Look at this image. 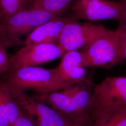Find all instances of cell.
<instances>
[{"label":"cell","mask_w":126,"mask_h":126,"mask_svg":"<svg viewBox=\"0 0 126 126\" xmlns=\"http://www.w3.org/2000/svg\"><path fill=\"white\" fill-rule=\"evenodd\" d=\"M90 85L77 84L61 91L32 97L64 113L74 124L88 125L92 124L90 102L93 91L88 88Z\"/></svg>","instance_id":"6da1fadb"},{"label":"cell","mask_w":126,"mask_h":126,"mask_svg":"<svg viewBox=\"0 0 126 126\" xmlns=\"http://www.w3.org/2000/svg\"><path fill=\"white\" fill-rule=\"evenodd\" d=\"M5 82L20 91L25 93L27 91H33L38 94L59 91L77 84L63 80L57 67L54 69L36 66L23 68L9 72Z\"/></svg>","instance_id":"7a4b0ae2"},{"label":"cell","mask_w":126,"mask_h":126,"mask_svg":"<svg viewBox=\"0 0 126 126\" xmlns=\"http://www.w3.org/2000/svg\"><path fill=\"white\" fill-rule=\"evenodd\" d=\"M123 28L122 25L115 31L109 30L81 49L85 67L100 66L112 67L124 60L123 54Z\"/></svg>","instance_id":"3957f363"},{"label":"cell","mask_w":126,"mask_h":126,"mask_svg":"<svg viewBox=\"0 0 126 126\" xmlns=\"http://www.w3.org/2000/svg\"><path fill=\"white\" fill-rule=\"evenodd\" d=\"M77 20L91 21L113 19L126 25V1L109 0H74L71 5Z\"/></svg>","instance_id":"277c9868"},{"label":"cell","mask_w":126,"mask_h":126,"mask_svg":"<svg viewBox=\"0 0 126 126\" xmlns=\"http://www.w3.org/2000/svg\"><path fill=\"white\" fill-rule=\"evenodd\" d=\"M8 86L15 100L32 118L36 126H71L73 124L72 120L64 113L29 96L24 92Z\"/></svg>","instance_id":"5b68a950"},{"label":"cell","mask_w":126,"mask_h":126,"mask_svg":"<svg viewBox=\"0 0 126 126\" xmlns=\"http://www.w3.org/2000/svg\"><path fill=\"white\" fill-rule=\"evenodd\" d=\"M126 108V77H107L95 86L90 102V113L101 109Z\"/></svg>","instance_id":"8992f818"},{"label":"cell","mask_w":126,"mask_h":126,"mask_svg":"<svg viewBox=\"0 0 126 126\" xmlns=\"http://www.w3.org/2000/svg\"><path fill=\"white\" fill-rule=\"evenodd\" d=\"M61 16L43 10L27 8L15 14L5 22V32L11 45L22 44L19 39L20 35L32 31L52 19Z\"/></svg>","instance_id":"52a82bcc"},{"label":"cell","mask_w":126,"mask_h":126,"mask_svg":"<svg viewBox=\"0 0 126 126\" xmlns=\"http://www.w3.org/2000/svg\"><path fill=\"white\" fill-rule=\"evenodd\" d=\"M109 30L103 26L91 23L73 22L63 27L56 44L64 53L77 50L103 35Z\"/></svg>","instance_id":"ba28073f"},{"label":"cell","mask_w":126,"mask_h":126,"mask_svg":"<svg viewBox=\"0 0 126 126\" xmlns=\"http://www.w3.org/2000/svg\"><path fill=\"white\" fill-rule=\"evenodd\" d=\"M64 53L57 44H39L24 45L9 58V72L28 67L36 66L62 57Z\"/></svg>","instance_id":"9c48e42d"},{"label":"cell","mask_w":126,"mask_h":126,"mask_svg":"<svg viewBox=\"0 0 126 126\" xmlns=\"http://www.w3.org/2000/svg\"><path fill=\"white\" fill-rule=\"evenodd\" d=\"M77 21L72 15L52 19L34 29L23 42L24 45L39 44H56L63 27L69 23Z\"/></svg>","instance_id":"30bf717a"},{"label":"cell","mask_w":126,"mask_h":126,"mask_svg":"<svg viewBox=\"0 0 126 126\" xmlns=\"http://www.w3.org/2000/svg\"><path fill=\"white\" fill-rule=\"evenodd\" d=\"M57 68L59 76L64 81L74 84H91L86 79L87 71L80 52L73 50L65 52Z\"/></svg>","instance_id":"8fae6325"},{"label":"cell","mask_w":126,"mask_h":126,"mask_svg":"<svg viewBox=\"0 0 126 126\" xmlns=\"http://www.w3.org/2000/svg\"><path fill=\"white\" fill-rule=\"evenodd\" d=\"M92 126H126V108L104 109L91 114Z\"/></svg>","instance_id":"7c38bea8"},{"label":"cell","mask_w":126,"mask_h":126,"mask_svg":"<svg viewBox=\"0 0 126 126\" xmlns=\"http://www.w3.org/2000/svg\"><path fill=\"white\" fill-rule=\"evenodd\" d=\"M74 0H30L31 8L62 16Z\"/></svg>","instance_id":"4fadbf2b"},{"label":"cell","mask_w":126,"mask_h":126,"mask_svg":"<svg viewBox=\"0 0 126 126\" xmlns=\"http://www.w3.org/2000/svg\"><path fill=\"white\" fill-rule=\"evenodd\" d=\"M30 0H0V9L4 23L10 17L22 9L27 8Z\"/></svg>","instance_id":"5bb4252c"},{"label":"cell","mask_w":126,"mask_h":126,"mask_svg":"<svg viewBox=\"0 0 126 126\" xmlns=\"http://www.w3.org/2000/svg\"><path fill=\"white\" fill-rule=\"evenodd\" d=\"M4 84V81L0 80V126H11L3 98L2 90Z\"/></svg>","instance_id":"9a60e30c"},{"label":"cell","mask_w":126,"mask_h":126,"mask_svg":"<svg viewBox=\"0 0 126 126\" xmlns=\"http://www.w3.org/2000/svg\"><path fill=\"white\" fill-rule=\"evenodd\" d=\"M9 58L3 45L0 44V76L9 72Z\"/></svg>","instance_id":"2e32d148"},{"label":"cell","mask_w":126,"mask_h":126,"mask_svg":"<svg viewBox=\"0 0 126 126\" xmlns=\"http://www.w3.org/2000/svg\"><path fill=\"white\" fill-rule=\"evenodd\" d=\"M13 126H36L32 118L23 109Z\"/></svg>","instance_id":"e0dca14e"},{"label":"cell","mask_w":126,"mask_h":126,"mask_svg":"<svg viewBox=\"0 0 126 126\" xmlns=\"http://www.w3.org/2000/svg\"><path fill=\"white\" fill-rule=\"evenodd\" d=\"M0 44L5 46H12L6 36L4 27V21L2 14L0 9Z\"/></svg>","instance_id":"ac0fdd59"},{"label":"cell","mask_w":126,"mask_h":126,"mask_svg":"<svg viewBox=\"0 0 126 126\" xmlns=\"http://www.w3.org/2000/svg\"><path fill=\"white\" fill-rule=\"evenodd\" d=\"M123 26V54L124 59H126V25Z\"/></svg>","instance_id":"d6986e66"},{"label":"cell","mask_w":126,"mask_h":126,"mask_svg":"<svg viewBox=\"0 0 126 126\" xmlns=\"http://www.w3.org/2000/svg\"><path fill=\"white\" fill-rule=\"evenodd\" d=\"M71 126H92V124H88V125H80V124H72Z\"/></svg>","instance_id":"ffe728a7"},{"label":"cell","mask_w":126,"mask_h":126,"mask_svg":"<svg viewBox=\"0 0 126 126\" xmlns=\"http://www.w3.org/2000/svg\"><path fill=\"white\" fill-rule=\"evenodd\" d=\"M120 1H126V0H120Z\"/></svg>","instance_id":"44dd1931"},{"label":"cell","mask_w":126,"mask_h":126,"mask_svg":"<svg viewBox=\"0 0 126 126\" xmlns=\"http://www.w3.org/2000/svg\"></svg>","instance_id":"7402d4cb"}]
</instances>
